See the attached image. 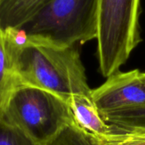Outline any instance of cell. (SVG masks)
Instances as JSON below:
<instances>
[{"instance_id": "12", "label": "cell", "mask_w": 145, "mask_h": 145, "mask_svg": "<svg viewBox=\"0 0 145 145\" xmlns=\"http://www.w3.org/2000/svg\"><path fill=\"white\" fill-rule=\"evenodd\" d=\"M100 145H145V138H140L127 134H112L99 138Z\"/></svg>"}, {"instance_id": "9", "label": "cell", "mask_w": 145, "mask_h": 145, "mask_svg": "<svg viewBox=\"0 0 145 145\" xmlns=\"http://www.w3.org/2000/svg\"><path fill=\"white\" fill-rule=\"evenodd\" d=\"M114 134L126 131L145 129V107L110 114L104 117Z\"/></svg>"}, {"instance_id": "4", "label": "cell", "mask_w": 145, "mask_h": 145, "mask_svg": "<svg viewBox=\"0 0 145 145\" xmlns=\"http://www.w3.org/2000/svg\"><path fill=\"white\" fill-rule=\"evenodd\" d=\"M3 115L37 145L45 144L74 121L65 101L48 91L30 86L14 89Z\"/></svg>"}, {"instance_id": "3", "label": "cell", "mask_w": 145, "mask_h": 145, "mask_svg": "<svg viewBox=\"0 0 145 145\" xmlns=\"http://www.w3.org/2000/svg\"><path fill=\"white\" fill-rule=\"evenodd\" d=\"M99 0H50L20 31L27 37L73 46L96 40Z\"/></svg>"}, {"instance_id": "2", "label": "cell", "mask_w": 145, "mask_h": 145, "mask_svg": "<svg viewBox=\"0 0 145 145\" xmlns=\"http://www.w3.org/2000/svg\"><path fill=\"white\" fill-rule=\"evenodd\" d=\"M140 1L99 0L97 55L105 78L119 71L142 42Z\"/></svg>"}, {"instance_id": "5", "label": "cell", "mask_w": 145, "mask_h": 145, "mask_svg": "<svg viewBox=\"0 0 145 145\" xmlns=\"http://www.w3.org/2000/svg\"><path fill=\"white\" fill-rule=\"evenodd\" d=\"M92 99L105 117L124 110L145 107V72L138 69L109 76L99 88L92 89Z\"/></svg>"}, {"instance_id": "11", "label": "cell", "mask_w": 145, "mask_h": 145, "mask_svg": "<svg viewBox=\"0 0 145 145\" xmlns=\"http://www.w3.org/2000/svg\"><path fill=\"white\" fill-rule=\"evenodd\" d=\"M0 145H37L18 127L9 123L0 111Z\"/></svg>"}, {"instance_id": "1", "label": "cell", "mask_w": 145, "mask_h": 145, "mask_svg": "<svg viewBox=\"0 0 145 145\" xmlns=\"http://www.w3.org/2000/svg\"><path fill=\"white\" fill-rule=\"evenodd\" d=\"M14 71L20 86L48 91L67 104L74 97H91L78 45L62 46L27 37L12 30Z\"/></svg>"}, {"instance_id": "8", "label": "cell", "mask_w": 145, "mask_h": 145, "mask_svg": "<svg viewBox=\"0 0 145 145\" xmlns=\"http://www.w3.org/2000/svg\"><path fill=\"white\" fill-rule=\"evenodd\" d=\"M19 86L11 35L8 30L0 29V111H3L9 97Z\"/></svg>"}, {"instance_id": "13", "label": "cell", "mask_w": 145, "mask_h": 145, "mask_svg": "<svg viewBox=\"0 0 145 145\" xmlns=\"http://www.w3.org/2000/svg\"><path fill=\"white\" fill-rule=\"evenodd\" d=\"M118 134H127L130 136L140 138H145V129H136V130H130V131H126L121 133Z\"/></svg>"}, {"instance_id": "10", "label": "cell", "mask_w": 145, "mask_h": 145, "mask_svg": "<svg viewBox=\"0 0 145 145\" xmlns=\"http://www.w3.org/2000/svg\"><path fill=\"white\" fill-rule=\"evenodd\" d=\"M43 145H100V144L97 136L82 129L72 121Z\"/></svg>"}, {"instance_id": "7", "label": "cell", "mask_w": 145, "mask_h": 145, "mask_svg": "<svg viewBox=\"0 0 145 145\" xmlns=\"http://www.w3.org/2000/svg\"><path fill=\"white\" fill-rule=\"evenodd\" d=\"M50 0H0V29L20 30Z\"/></svg>"}, {"instance_id": "6", "label": "cell", "mask_w": 145, "mask_h": 145, "mask_svg": "<svg viewBox=\"0 0 145 145\" xmlns=\"http://www.w3.org/2000/svg\"><path fill=\"white\" fill-rule=\"evenodd\" d=\"M74 122L82 129L97 136L108 137L112 129L105 121L91 97H74L68 103Z\"/></svg>"}]
</instances>
